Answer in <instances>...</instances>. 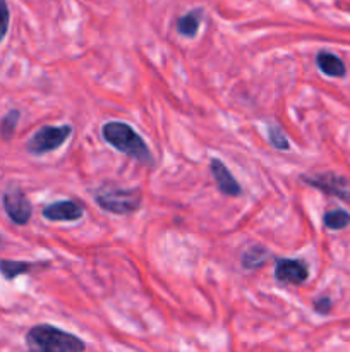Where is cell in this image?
I'll return each instance as SVG.
<instances>
[{"label":"cell","mask_w":350,"mask_h":352,"mask_svg":"<svg viewBox=\"0 0 350 352\" xmlns=\"http://www.w3.org/2000/svg\"><path fill=\"white\" fill-rule=\"evenodd\" d=\"M102 134L103 140L112 144L115 150L122 151L124 155L141 164L151 165V153L146 143L130 126L124 122H106L102 127Z\"/></svg>","instance_id":"cell-1"},{"label":"cell","mask_w":350,"mask_h":352,"mask_svg":"<svg viewBox=\"0 0 350 352\" xmlns=\"http://www.w3.org/2000/svg\"><path fill=\"white\" fill-rule=\"evenodd\" d=\"M30 349L40 352H79L84 351V342L72 333L51 325H36L26 333Z\"/></svg>","instance_id":"cell-2"},{"label":"cell","mask_w":350,"mask_h":352,"mask_svg":"<svg viewBox=\"0 0 350 352\" xmlns=\"http://www.w3.org/2000/svg\"><path fill=\"white\" fill-rule=\"evenodd\" d=\"M100 208L115 215H129L141 206V192L137 189L102 188L95 195Z\"/></svg>","instance_id":"cell-3"},{"label":"cell","mask_w":350,"mask_h":352,"mask_svg":"<svg viewBox=\"0 0 350 352\" xmlns=\"http://www.w3.org/2000/svg\"><path fill=\"white\" fill-rule=\"evenodd\" d=\"M72 133L71 126H45L38 129L33 134L30 141H27V151L31 155H43L48 151H54L60 148L65 143Z\"/></svg>","instance_id":"cell-4"},{"label":"cell","mask_w":350,"mask_h":352,"mask_svg":"<svg viewBox=\"0 0 350 352\" xmlns=\"http://www.w3.org/2000/svg\"><path fill=\"white\" fill-rule=\"evenodd\" d=\"M2 205L5 210L7 217L12 220L16 226H26L33 213V206H31L30 199L26 198L21 188L17 186H9L2 196Z\"/></svg>","instance_id":"cell-5"},{"label":"cell","mask_w":350,"mask_h":352,"mask_svg":"<svg viewBox=\"0 0 350 352\" xmlns=\"http://www.w3.org/2000/svg\"><path fill=\"white\" fill-rule=\"evenodd\" d=\"M304 182L311 184L312 188L321 189L326 195L336 196V198L350 203V181L349 179L342 177V175L328 172V174H318L312 175V177H304Z\"/></svg>","instance_id":"cell-6"},{"label":"cell","mask_w":350,"mask_h":352,"mask_svg":"<svg viewBox=\"0 0 350 352\" xmlns=\"http://www.w3.org/2000/svg\"><path fill=\"white\" fill-rule=\"evenodd\" d=\"M275 277L281 284H304L309 277L307 265L301 260H278Z\"/></svg>","instance_id":"cell-7"},{"label":"cell","mask_w":350,"mask_h":352,"mask_svg":"<svg viewBox=\"0 0 350 352\" xmlns=\"http://www.w3.org/2000/svg\"><path fill=\"white\" fill-rule=\"evenodd\" d=\"M84 208L79 203L72 201V199H65V201L54 203L43 208V217L51 222H72V220L81 219Z\"/></svg>","instance_id":"cell-8"},{"label":"cell","mask_w":350,"mask_h":352,"mask_svg":"<svg viewBox=\"0 0 350 352\" xmlns=\"http://www.w3.org/2000/svg\"><path fill=\"white\" fill-rule=\"evenodd\" d=\"M209 167H211V174L213 177H215L216 184H218L220 192H223V195L226 196H239L240 192H242L239 182H237L235 177L230 174V170L225 167V164H223L222 160L213 158Z\"/></svg>","instance_id":"cell-9"},{"label":"cell","mask_w":350,"mask_h":352,"mask_svg":"<svg viewBox=\"0 0 350 352\" xmlns=\"http://www.w3.org/2000/svg\"><path fill=\"white\" fill-rule=\"evenodd\" d=\"M316 64L323 74L331 76V78H343L347 72L342 58L336 57L335 54H329V52H319L318 57H316Z\"/></svg>","instance_id":"cell-10"},{"label":"cell","mask_w":350,"mask_h":352,"mask_svg":"<svg viewBox=\"0 0 350 352\" xmlns=\"http://www.w3.org/2000/svg\"><path fill=\"white\" fill-rule=\"evenodd\" d=\"M201 16H202L201 9H196L192 10V12L184 14V16L177 19L175 28H177L178 33L184 34V36H189V38L194 36L199 30V24H201Z\"/></svg>","instance_id":"cell-11"},{"label":"cell","mask_w":350,"mask_h":352,"mask_svg":"<svg viewBox=\"0 0 350 352\" xmlns=\"http://www.w3.org/2000/svg\"><path fill=\"white\" fill-rule=\"evenodd\" d=\"M271 258V253L263 246H253L244 253L242 256V267L246 270H254V268H259L266 263Z\"/></svg>","instance_id":"cell-12"},{"label":"cell","mask_w":350,"mask_h":352,"mask_svg":"<svg viewBox=\"0 0 350 352\" xmlns=\"http://www.w3.org/2000/svg\"><path fill=\"white\" fill-rule=\"evenodd\" d=\"M33 263H27V261H14V260H0V275L7 280H14L16 277L24 274H30Z\"/></svg>","instance_id":"cell-13"},{"label":"cell","mask_w":350,"mask_h":352,"mask_svg":"<svg viewBox=\"0 0 350 352\" xmlns=\"http://www.w3.org/2000/svg\"><path fill=\"white\" fill-rule=\"evenodd\" d=\"M325 226L331 230H340L345 229L347 226H350V215L345 210H329L325 213V219H323Z\"/></svg>","instance_id":"cell-14"},{"label":"cell","mask_w":350,"mask_h":352,"mask_svg":"<svg viewBox=\"0 0 350 352\" xmlns=\"http://www.w3.org/2000/svg\"><path fill=\"white\" fill-rule=\"evenodd\" d=\"M19 110H10L3 116L2 122H0V136H2L3 141L12 140L14 133H16V127L19 124Z\"/></svg>","instance_id":"cell-15"},{"label":"cell","mask_w":350,"mask_h":352,"mask_svg":"<svg viewBox=\"0 0 350 352\" xmlns=\"http://www.w3.org/2000/svg\"><path fill=\"white\" fill-rule=\"evenodd\" d=\"M270 141L277 150H288V148H290L288 146V140L285 138V134L275 126L270 127Z\"/></svg>","instance_id":"cell-16"},{"label":"cell","mask_w":350,"mask_h":352,"mask_svg":"<svg viewBox=\"0 0 350 352\" xmlns=\"http://www.w3.org/2000/svg\"><path fill=\"white\" fill-rule=\"evenodd\" d=\"M9 21H10V12H9V7H7V2L5 0H0V43H2L7 31H9Z\"/></svg>","instance_id":"cell-17"},{"label":"cell","mask_w":350,"mask_h":352,"mask_svg":"<svg viewBox=\"0 0 350 352\" xmlns=\"http://www.w3.org/2000/svg\"><path fill=\"white\" fill-rule=\"evenodd\" d=\"M329 308H331V301L328 298H321L318 301H314V309L318 313H321V315H326L329 311Z\"/></svg>","instance_id":"cell-18"},{"label":"cell","mask_w":350,"mask_h":352,"mask_svg":"<svg viewBox=\"0 0 350 352\" xmlns=\"http://www.w3.org/2000/svg\"><path fill=\"white\" fill-rule=\"evenodd\" d=\"M0 246H2V244H0Z\"/></svg>","instance_id":"cell-19"}]
</instances>
